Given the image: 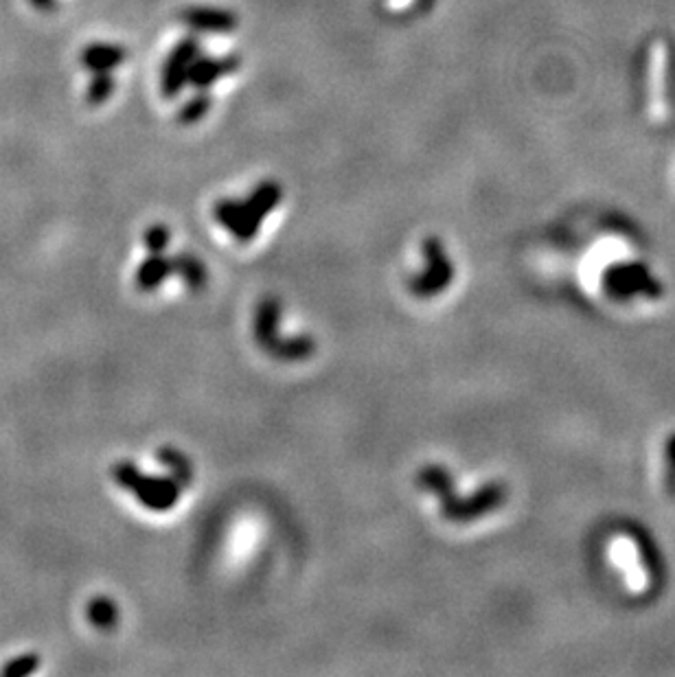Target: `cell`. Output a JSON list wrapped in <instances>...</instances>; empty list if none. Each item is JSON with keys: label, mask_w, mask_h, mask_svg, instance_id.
Instances as JSON below:
<instances>
[{"label": "cell", "mask_w": 675, "mask_h": 677, "mask_svg": "<svg viewBox=\"0 0 675 677\" xmlns=\"http://www.w3.org/2000/svg\"><path fill=\"white\" fill-rule=\"evenodd\" d=\"M417 483L421 489H426L439 498L443 518L450 522L469 524L474 520H480L500 509L507 500V489L502 483H489L480 491L472 493L469 498L463 496L459 498L454 493L452 474L441 465L423 467L417 476Z\"/></svg>", "instance_id": "6da1fadb"}, {"label": "cell", "mask_w": 675, "mask_h": 677, "mask_svg": "<svg viewBox=\"0 0 675 677\" xmlns=\"http://www.w3.org/2000/svg\"><path fill=\"white\" fill-rule=\"evenodd\" d=\"M119 480L123 487L132 489L139 500L154 511H167L174 507L178 498L182 496V487L187 483L180 478H154V476H143L136 472L132 465H123L119 469Z\"/></svg>", "instance_id": "277c9868"}, {"label": "cell", "mask_w": 675, "mask_h": 677, "mask_svg": "<svg viewBox=\"0 0 675 677\" xmlns=\"http://www.w3.org/2000/svg\"><path fill=\"white\" fill-rule=\"evenodd\" d=\"M112 616H114V607L112 603H101L93 610V618L99 625H108L112 623Z\"/></svg>", "instance_id": "9c48e42d"}, {"label": "cell", "mask_w": 675, "mask_h": 677, "mask_svg": "<svg viewBox=\"0 0 675 677\" xmlns=\"http://www.w3.org/2000/svg\"><path fill=\"white\" fill-rule=\"evenodd\" d=\"M279 316L281 307L277 301H272V298L259 307L255 320L257 340L263 344V349L274 355V358L285 360L307 358V355L314 351V342L310 338H288V336L283 338L277 331Z\"/></svg>", "instance_id": "3957f363"}, {"label": "cell", "mask_w": 675, "mask_h": 677, "mask_svg": "<svg viewBox=\"0 0 675 677\" xmlns=\"http://www.w3.org/2000/svg\"><path fill=\"white\" fill-rule=\"evenodd\" d=\"M31 5L36 7V9H40V11H47V9H51L55 5V0H31Z\"/></svg>", "instance_id": "30bf717a"}, {"label": "cell", "mask_w": 675, "mask_h": 677, "mask_svg": "<svg viewBox=\"0 0 675 677\" xmlns=\"http://www.w3.org/2000/svg\"><path fill=\"white\" fill-rule=\"evenodd\" d=\"M163 250L165 248L152 250L154 257L143 263V268L139 270L141 288H145V290L158 288V285L163 283L167 277H171V272H180V277L185 279L191 285V288H200V285L207 281V270H204L200 259L185 257V259H178V261L171 263V261L165 259V255H160Z\"/></svg>", "instance_id": "8992f818"}, {"label": "cell", "mask_w": 675, "mask_h": 677, "mask_svg": "<svg viewBox=\"0 0 675 677\" xmlns=\"http://www.w3.org/2000/svg\"><path fill=\"white\" fill-rule=\"evenodd\" d=\"M125 60V51L119 44H88L82 53V64L93 73H110L112 68H117Z\"/></svg>", "instance_id": "52a82bcc"}, {"label": "cell", "mask_w": 675, "mask_h": 677, "mask_svg": "<svg viewBox=\"0 0 675 677\" xmlns=\"http://www.w3.org/2000/svg\"><path fill=\"white\" fill-rule=\"evenodd\" d=\"M114 93V79L110 73H95L93 82H90L86 90V99L93 106H101V103L108 101L110 95Z\"/></svg>", "instance_id": "ba28073f"}, {"label": "cell", "mask_w": 675, "mask_h": 677, "mask_svg": "<svg viewBox=\"0 0 675 677\" xmlns=\"http://www.w3.org/2000/svg\"><path fill=\"white\" fill-rule=\"evenodd\" d=\"M423 259L426 266L410 279V292L419 298H432L441 294L454 277V266L448 257V250L437 237H430L423 242Z\"/></svg>", "instance_id": "5b68a950"}, {"label": "cell", "mask_w": 675, "mask_h": 677, "mask_svg": "<svg viewBox=\"0 0 675 677\" xmlns=\"http://www.w3.org/2000/svg\"><path fill=\"white\" fill-rule=\"evenodd\" d=\"M279 189L274 185H263L253 198L244 202H224L217 206V220L228 233L237 237L239 242H248L259 231V224L266 217L274 204L279 202Z\"/></svg>", "instance_id": "7a4b0ae2"}]
</instances>
